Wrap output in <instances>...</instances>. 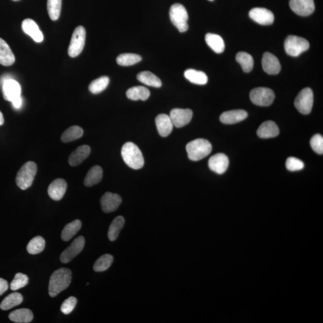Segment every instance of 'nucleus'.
I'll return each instance as SVG.
<instances>
[{
  "instance_id": "nucleus-4",
  "label": "nucleus",
  "mask_w": 323,
  "mask_h": 323,
  "mask_svg": "<svg viewBox=\"0 0 323 323\" xmlns=\"http://www.w3.org/2000/svg\"><path fill=\"white\" fill-rule=\"evenodd\" d=\"M188 157L191 161H198L210 154L212 146L205 139L198 138L189 142L186 146Z\"/></svg>"
},
{
  "instance_id": "nucleus-17",
  "label": "nucleus",
  "mask_w": 323,
  "mask_h": 323,
  "mask_svg": "<svg viewBox=\"0 0 323 323\" xmlns=\"http://www.w3.org/2000/svg\"><path fill=\"white\" fill-rule=\"evenodd\" d=\"M22 29L24 32L30 36L35 42H42L44 35L38 25L32 19H26L22 22Z\"/></svg>"
},
{
  "instance_id": "nucleus-44",
  "label": "nucleus",
  "mask_w": 323,
  "mask_h": 323,
  "mask_svg": "<svg viewBox=\"0 0 323 323\" xmlns=\"http://www.w3.org/2000/svg\"><path fill=\"white\" fill-rule=\"evenodd\" d=\"M312 149L319 155L323 153V138L320 134H316L313 136L310 141Z\"/></svg>"
},
{
  "instance_id": "nucleus-11",
  "label": "nucleus",
  "mask_w": 323,
  "mask_h": 323,
  "mask_svg": "<svg viewBox=\"0 0 323 323\" xmlns=\"http://www.w3.org/2000/svg\"><path fill=\"white\" fill-rule=\"evenodd\" d=\"M85 239L82 236H79L72 241L70 246L64 250L61 255V260L64 263L71 261L82 251L85 247Z\"/></svg>"
},
{
  "instance_id": "nucleus-19",
  "label": "nucleus",
  "mask_w": 323,
  "mask_h": 323,
  "mask_svg": "<svg viewBox=\"0 0 323 323\" xmlns=\"http://www.w3.org/2000/svg\"><path fill=\"white\" fill-rule=\"evenodd\" d=\"M67 184L62 179L55 180L48 188V194L53 200H60L65 194Z\"/></svg>"
},
{
  "instance_id": "nucleus-26",
  "label": "nucleus",
  "mask_w": 323,
  "mask_h": 323,
  "mask_svg": "<svg viewBox=\"0 0 323 323\" xmlns=\"http://www.w3.org/2000/svg\"><path fill=\"white\" fill-rule=\"evenodd\" d=\"M103 176V171L101 166H94L86 174L84 184L86 187H92L101 182Z\"/></svg>"
},
{
  "instance_id": "nucleus-35",
  "label": "nucleus",
  "mask_w": 323,
  "mask_h": 323,
  "mask_svg": "<svg viewBox=\"0 0 323 323\" xmlns=\"http://www.w3.org/2000/svg\"><path fill=\"white\" fill-rule=\"evenodd\" d=\"M236 60L240 64L244 72H249L252 70L254 60L250 54L244 52H239L236 56Z\"/></svg>"
},
{
  "instance_id": "nucleus-9",
  "label": "nucleus",
  "mask_w": 323,
  "mask_h": 323,
  "mask_svg": "<svg viewBox=\"0 0 323 323\" xmlns=\"http://www.w3.org/2000/svg\"><path fill=\"white\" fill-rule=\"evenodd\" d=\"M86 30L82 26H79L74 31L68 47V55L71 58L79 56L84 48L86 40Z\"/></svg>"
},
{
  "instance_id": "nucleus-27",
  "label": "nucleus",
  "mask_w": 323,
  "mask_h": 323,
  "mask_svg": "<svg viewBox=\"0 0 323 323\" xmlns=\"http://www.w3.org/2000/svg\"><path fill=\"white\" fill-rule=\"evenodd\" d=\"M11 321L17 323H28L32 321L33 314L29 309L23 308L15 310L9 314Z\"/></svg>"
},
{
  "instance_id": "nucleus-12",
  "label": "nucleus",
  "mask_w": 323,
  "mask_h": 323,
  "mask_svg": "<svg viewBox=\"0 0 323 323\" xmlns=\"http://www.w3.org/2000/svg\"><path fill=\"white\" fill-rule=\"evenodd\" d=\"M250 18L261 26H271L274 21V15L265 8L256 7L249 12Z\"/></svg>"
},
{
  "instance_id": "nucleus-3",
  "label": "nucleus",
  "mask_w": 323,
  "mask_h": 323,
  "mask_svg": "<svg viewBox=\"0 0 323 323\" xmlns=\"http://www.w3.org/2000/svg\"><path fill=\"white\" fill-rule=\"evenodd\" d=\"M2 91L4 99L12 102L16 109H19L22 107V89L17 81L12 79H5L2 83Z\"/></svg>"
},
{
  "instance_id": "nucleus-28",
  "label": "nucleus",
  "mask_w": 323,
  "mask_h": 323,
  "mask_svg": "<svg viewBox=\"0 0 323 323\" xmlns=\"http://www.w3.org/2000/svg\"><path fill=\"white\" fill-rule=\"evenodd\" d=\"M150 93L148 89L143 86H135L129 89L127 92V96L129 99L133 101H146L149 98Z\"/></svg>"
},
{
  "instance_id": "nucleus-34",
  "label": "nucleus",
  "mask_w": 323,
  "mask_h": 323,
  "mask_svg": "<svg viewBox=\"0 0 323 323\" xmlns=\"http://www.w3.org/2000/svg\"><path fill=\"white\" fill-rule=\"evenodd\" d=\"M83 135V130L82 128L78 126H72L65 130L61 136V140L64 143H69L80 138Z\"/></svg>"
},
{
  "instance_id": "nucleus-39",
  "label": "nucleus",
  "mask_w": 323,
  "mask_h": 323,
  "mask_svg": "<svg viewBox=\"0 0 323 323\" xmlns=\"http://www.w3.org/2000/svg\"><path fill=\"white\" fill-rule=\"evenodd\" d=\"M142 60L140 55L134 54H124L117 58V63L121 66H130L137 64Z\"/></svg>"
},
{
  "instance_id": "nucleus-2",
  "label": "nucleus",
  "mask_w": 323,
  "mask_h": 323,
  "mask_svg": "<svg viewBox=\"0 0 323 323\" xmlns=\"http://www.w3.org/2000/svg\"><path fill=\"white\" fill-rule=\"evenodd\" d=\"M122 158L128 166L133 169L143 168L144 160L140 149L131 142H128L122 147Z\"/></svg>"
},
{
  "instance_id": "nucleus-6",
  "label": "nucleus",
  "mask_w": 323,
  "mask_h": 323,
  "mask_svg": "<svg viewBox=\"0 0 323 323\" xmlns=\"http://www.w3.org/2000/svg\"><path fill=\"white\" fill-rule=\"evenodd\" d=\"M172 23L180 32H186L189 29L188 13L184 5L179 3L172 5L169 10Z\"/></svg>"
},
{
  "instance_id": "nucleus-23",
  "label": "nucleus",
  "mask_w": 323,
  "mask_h": 323,
  "mask_svg": "<svg viewBox=\"0 0 323 323\" xmlns=\"http://www.w3.org/2000/svg\"><path fill=\"white\" fill-rule=\"evenodd\" d=\"M279 128L273 121L264 122L258 128L257 131L258 135L261 138H274L279 135Z\"/></svg>"
},
{
  "instance_id": "nucleus-22",
  "label": "nucleus",
  "mask_w": 323,
  "mask_h": 323,
  "mask_svg": "<svg viewBox=\"0 0 323 323\" xmlns=\"http://www.w3.org/2000/svg\"><path fill=\"white\" fill-rule=\"evenodd\" d=\"M91 153V147L87 145H83L77 147L69 156L68 163L72 166L79 165L82 163Z\"/></svg>"
},
{
  "instance_id": "nucleus-33",
  "label": "nucleus",
  "mask_w": 323,
  "mask_h": 323,
  "mask_svg": "<svg viewBox=\"0 0 323 323\" xmlns=\"http://www.w3.org/2000/svg\"><path fill=\"white\" fill-rule=\"evenodd\" d=\"M23 301V297L19 293H13L9 295L2 300L0 305V308L2 310L6 311L20 305Z\"/></svg>"
},
{
  "instance_id": "nucleus-20",
  "label": "nucleus",
  "mask_w": 323,
  "mask_h": 323,
  "mask_svg": "<svg viewBox=\"0 0 323 323\" xmlns=\"http://www.w3.org/2000/svg\"><path fill=\"white\" fill-rule=\"evenodd\" d=\"M155 121L158 132L161 136L166 137L170 134L174 125L169 116L161 114L157 117Z\"/></svg>"
},
{
  "instance_id": "nucleus-43",
  "label": "nucleus",
  "mask_w": 323,
  "mask_h": 323,
  "mask_svg": "<svg viewBox=\"0 0 323 323\" xmlns=\"http://www.w3.org/2000/svg\"><path fill=\"white\" fill-rule=\"evenodd\" d=\"M77 300L76 297H69L66 299L61 305V310L64 314L68 315L70 314L76 307Z\"/></svg>"
},
{
  "instance_id": "nucleus-8",
  "label": "nucleus",
  "mask_w": 323,
  "mask_h": 323,
  "mask_svg": "<svg viewBox=\"0 0 323 323\" xmlns=\"http://www.w3.org/2000/svg\"><path fill=\"white\" fill-rule=\"evenodd\" d=\"M250 99L253 104L261 107L271 105L275 99V93L268 88H257L250 92Z\"/></svg>"
},
{
  "instance_id": "nucleus-47",
  "label": "nucleus",
  "mask_w": 323,
  "mask_h": 323,
  "mask_svg": "<svg viewBox=\"0 0 323 323\" xmlns=\"http://www.w3.org/2000/svg\"><path fill=\"white\" fill-rule=\"evenodd\" d=\"M12 1H20V0H12Z\"/></svg>"
},
{
  "instance_id": "nucleus-13",
  "label": "nucleus",
  "mask_w": 323,
  "mask_h": 323,
  "mask_svg": "<svg viewBox=\"0 0 323 323\" xmlns=\"http://www.w3.org/2000/svg\"><path fill=\"white\" fill-rule=\"evenodd\" d=\"M169 117L174 126L182 128L191 121L193 117V111L188 108L187 109L174 108L171 111Z\"/></svg>"
},
{
  "instance_id": "nucleus-1",
  "label": "nucleus",
  "mask_w": 323,
  "mask_h": 323,
  "mask_svg": "<svg viewBox=\"0 0 323 323\" xmlns=\"http://www.w3.org/2000/svg\"><path fill=\"white\" fill-rule=\"evenodd\" d=\"M72 274L70 270L62 268L57 270L51 275L49 285V294L52 297L57 296L70 285Z\"/></svg>"
},
{
  "instance_id": "nucleus-29",
  "label": "nucleus",
  "mask_w": 323,
  "mask_h": 323,
  "mask_svg": "<svg viewBox=\"0 0 323 323\" xmlns=\"http://www.w3.org/2000/svg\"><path fill=\"white\" fill-rule=\"evenodd\" d=\"M185 76L189 82L194 84L204 85L208 82V77L205 72L194 69H188L185 72Z\"/></svg>"
},
{
  "instance_id": "nucleus-36",
  "label": "nucleus",
  "mask_w": 323,
  "mask_h": 323,
  "mask_svg": "<svg viewBox=\"0 0 323 323\" xmlns=\"http://www.w3.org/2000/svg\"><path fill=\"white\" fill-rule=\"evenodd\" d=\"M46 242L40 236L32 238L28 244L27 251L31 255H37L42 252L45 248Z\"/></svg>"
},
{
  "instance_id": "nucleus-42",
  "label": "nucleus",
  "mask_w": 323,
  "mask_h": 323,
  "mask_svg": "<svg viewBox=\"0 0 323 323\" xmlns=\"http://www.w3.org/2000/svg\"><path fill=\"white\" fill-rule=\"evenodd\" d=\"M286 168L291 171L302 170L304 168V163L296 158L290 157L286 161Z\"/></svg>"
},
{
  "instance_id": "nucleus-5",
  "label": "nucleus",
  "mask_w": 323,
  "mask_h": 323,
  "mask_svg": "<svg viewBox=\"0 0 323 323\" xmlns=\"http://www.w3.org/2000/svg\"><path fill=\"white\" fill-rule=\"evenodd\" d=\"M37 165L34 162L29 161L19 169L16 177V185L22 190H26L32 185L37 174Z\"/></svg>"
},
{
  "instance_id": "nucleus-48",
  "label": "nucleus",
  "mask_w": 323,
  "mask_h": 323,
  "mask_svg": "<svg viewBox=\"0 0 323 323\" xmlns=\"http://www.w3.org/2000/svg\"><path fill=\"white\" fill-rule=\"evenodd\" d=\"M209 1H214V0H209Z\"/></svg>"
},
{
  "instance_id": "nucleus-30",
  "label": "nucleus",
  "mask_w": 323,
  "mask_h": 323,
  "mask_svg": "<svg viewBox=\"0 0 323 323\" xmlns=\"http://www.w3.org/2000/svg\"><path fill=\"white\" fill-rule=\"evenodd\" d=\"M125 225V219L122 216L116 217L111 223L108 232V238L111 241H115L118 238L120 232Z\"/></svg>"
},
{
  "instance_id": "nucleus-25",
  "label": "nucleus",
  "mask_w": 323,
  "mask_h": 323,
  "mask_svg": "<svg viewBox=\"0 0 323 323\" xmlns=\"http://www.w3.org/2000/svg\"><path fill=\"white\" fill-rule=\"evenodd\" d=\"M205 41L208 46L217 54H222L225 51L224 40L221 36L208 33L205 35Z\"/></svg>"
},
{
  "instance_id": "nucleus-31",
  "label": "nucleus",
  "mask_w": 323,
  "mask_h": 323,
  "mask_svg": "<svg viewBox=\"0 0 323 323\" xmlns=\"http://www.w3.org/2000/svg\"><path fill=\"white\" fill-rule=\"evenodd\" d=\"M137 79L143 84L154 88H161L162 82L160 78L150 71H143L137 75Z\"/></svg>"
},
{
  "instance_id": "nucleus-40",
  "label": "nucleus",
  "mask_w": 323,
  "mask_h": 323,
  "mask_svg": "<svg viewBox=\"0 0 323 323\" xmlns=\"http://www.w3.org/2000/svg\"><path fill=\"white\" fill-rule=\"evenodd\" d=\"M113 257L109 254L103 255L94 264V269L96 272H101L106 271L113 263Z\"/></svg>"
},
{
  "instance_id": "nucleus-46",
  "label": "nucleus",
  "mask_w": 323,
  "mask_h": 323,
  "mask_svg": "<svg viewBox=\"0 0 323 323\" xmlns=\"http://www.w3.org/2000/svg\"><path fill=\"white\" fill-rule=\"evenodd\" d=\"M4 122V121L3 115H2L1 111H0V126H1V125H3Z\"/></svg>"
},
{
  "instance_id": "nucleus-7",
  "label": "nucleus",
  "mask_w": 323,
  "mask_h": 323,
  "mask_svg": "<svg viewBox=\"0 0 323 323\" xmlns=\"http://www.w3.org/2000/svg\"><path fill=\"white\" fill-rule=\"evenodd\" d=\"M310 43L305 38L289 35L285 42V51L289 55L296 57L310 48Z\"/></svg>"
},
{
  "instance_id": "nucleus-32",
  "label": "nucleus",
  "mask_w": 323,
  "mask_h": 323,
  "mask_svg": "<svg viewBox=\"0 0 323 323\" xmlns=\"http://www.w3.org/2000/svg\"><path fill=\"white\" fill-rule=\"evenodd\" d=\"M82 227V222L79 220H76L66 225L61 234V238L64 241H68L79 232Z\"/></svg>"
},
{
  "instance_id": "nucleus-41",
  "label": "nucleus",
  "mask_w": 323,
  "mask_h": 323,
  "mask_svg": "<svg viewBox=\"0 0 323 323\" xmlns=\"http://www.w3.org/2000/svg\"><path fill=\"white\" fill-rule=\"evenodd\" d=\"M29 283V277L27 275L18 273L15 275V278L10 284V289L12 291H16L24 288Z\"/></svg>"
},
{
  "instance_id": "nucleus-45",
  "label": "nucleus",
  "mask_w": 323,
  "mask_h": 323,
  "mask_svg": "<svg viewBox=\"0 0 323 323\" xmlns=\"http://www.w3.org/2000/svg\"><path fill=\"white\" fill-rule=\"evenodd\" d=\"M9 288V285L7 281L0 278V296L4 293Z\"/></svg>"
},
{
  "instance_id": "nucleus-24",
  "label": "nucleus",
  "mask_w": 323,
  "mask_h": 323,
  "mask_svg": "<svg viewBox=\"0 0 323 323\" xmlns=\"http://www.w3.org/2000/svg\"><path fill=\"white\" fill-rule=\"evenodd\" d=\"M15 61V55L5 41L0 38V64L4 66L13 65Z\"/></svg>"
},
{
  "instance_id": "nucleus-14",
  "label": "nucleus",
  "mask_w": 323,
  "mask_h": 323,
  "mask_svg": "<svg viewBox=\"0 0 323 323\" xmlns=\"http://www.w3.org/2000/svg\"><path fill=\"white\" fill-rule=\"evenodd\" d=\"M289 4L291 9L299 16L310 15L315 10L314 0H291Z\"/></svg>"
},
{
  "instance_id": "nucleus-21",
  "label": "nucleus",
  "mask_w": 323,
  "mask_h": 323,
  "mask_svg": "<svg viewBox=\"0 0 323 323\" xmlns=\"http://www.w3.org/2000/svg\"><path fill=\"white\" fill-rule=\"evenodd\" d=\"M248 117L246 111L243 110H235L226 111L222 114L220 120L225 124L231 125L237 124Z\"/></svg>"
},
{
  "instance_id": "nucleus-18",
  "label": "nucleus",
  "mask_w": 323,
  "mask_h": 323,
  "mask_svg": "<svg viewBox=\"0 0 323 323\" xmlns=\"http://www.w3.org/2000/svg\"><path fill=\"white\" fill-rule=\"evenodd\" d=\"M261 63L263 70L266 73L275 75L279 73L281 71V66L279 60L271 53H264Z\"/></svg>"
},
{
  "instance_id": "nucleus-38",
  "label": "nucleus",
  "mask_w": 323,
  "mask_h": 323,
  "mask_svg": "<svg viewBox=\"0 0 323 323\" xmlns=\"http://www.w3.org/2000/svg\"><path fill=\"white\" fill-rule=\"evenodd\" d=\"M62 0H47V9L50 18L57 21L60 18Z\"/></svg>"
},
{
  "instance_id": "nucleus-15",
  "label": "nucleus",
  "mask_w": 323,
  "mask_h": 323,
  "mask_svg": "<svg viewBox=\"0 0 323 323\" xmlns=\"http://www.w3.org/2000/svg\"><path fill=\"white\" fill-rule=\"evenodd\" d=\"M122 202L121 197L118 194L107 192L101 199L102 210L104 213H110L115 211Z\"/></svg>"
},
{
  "instance_id": "nucleus-37",
  "label": "nucleus",
  "mask_w": 323,
  "mask_h": 323,
  "mask_svg": "<svg viewBox=\"0 0 323 323\" xmlns=\"http://www.w3.org/2000/svg\"><path fill=\"white\" fill-rule=\"evenodd\" d=\"M110 79L107 76H102L94 80L89 86V90L91 93L98 94L102 93L107 88L109 84Z\"/></svg>"
},
{
  "instance_id": "nucleus-10",
  "label": "nucleus",
  "mask_w": 323,
  "mask_h": 323,
  "mask_svg": "<svg viewBox=\"0 0 323 323\" xmlns=\"http://www.w3.org/2000/svg\"><path fill=\"white\" fill-rule=\"evenodd\" d=\"M314 94L310 88L303 89L300 92L294 101L295 107L303 115L311 113L313 106Z\"/></svg>"
},
{
  "instance_id": "nucleus-16",
  "label": "nucleus",
  "mask_w": 323,
  "mask_h": 323,
  "mask_svg": "<svg viewBox=\"0 0 323 323\" xmlns=\"http://www.w3.org/2000/svg\"><path fill=\"white\" fill-rule=\"evenodd\" d=\"M229 159L224 153H218L213 156L208 161L209 168L219 174L225 173L229 166Z\"/></svg>"
}]
</instances>
